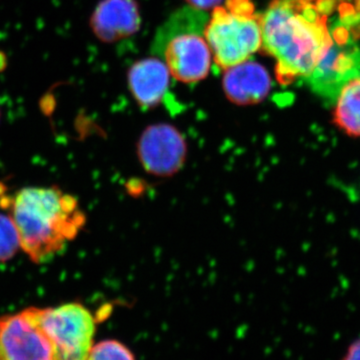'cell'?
<instances>
[{
	"label": "cell",
	"instance_id": "obj_1",
	"mask_svg": "<svg viewBox=\"0 0 360 360\" xmlns=\"http://www.w3.org/2000/svg\"><path fill=\"white\" fill-rule=\"evenodd\" d=\"M262 49L276 59V77L288 84L307 78L333 44L328 16L307 0H274L262 16Z\"/></svg>",
	"mask_w": 360,
	"mask_h": 360
},
{
	"label": "cell",
	"instance_id": "obj_2",
	"mask_svg": "<svg viewBox=\"0 0 360 360\" xmlns=\"http://www.w3.org/2000/svg\"><path fill=\"white\" fill-rule=\"evenodd\" d=\"M7 203L20 248L35 264L56 257L84 224L77 200L58 187H25Z\"/></svg>",
	"mask_w": 360,
	"mask_h": 360
},
{
	"label": "cell",
	"instance_id": "obj_3",
	"mask_svg": "<svg viewBox=\"0 0 360 360\" xmlns=\"http://www.w3.org/2000/svg\"><path fill=\"white\" fill-rule=\"evenodd\" d=\"M207 15L200 9H184L160 28L153 51L161 53L170 75L186 84L207 77L212 51L205 37Z\"/></svg>",
	"mask_w": 360,
	"mask_h": 360
},
{
	"label": "cell",
	"instance_id": "obj_4",
	"mask_svg": "<svg viewBox=\"0 0 360 360\" xmlns=\"http://www.w3.org/2000/svg\"><path fill=\"white\" fill-rule=\"evenodd\" d=\"M205 37L215 63L227 70L245 63L262 44V16L253 13L248 0H229L214 8Z\"/></svg>",
	"mask_w": 360,
	"mask_h": 360
},
{
	"label": "cell",
	"instance_id": "obj_5",
	"mask_svg": "<svg viewBox=\"0 0 360 360\" xmlns=\"http://www.w3.org/2000/svg\"><path fill=\"white\" fill-rule=\"evenodd\" d=\"M39 321L51 338L54 360H87L94 347L96 321L80 303L39 309Z\"/></svg>",
	"mask_w": 360,
	"mask_h": 360
},
{
	"label": "cell",
	"instance_id": "obj_6",
	"mask_svg": "<svg viewBox=\"0 0 360 360\" xmlns=\"http://www.w3.org/2000/svg\"><path fill=\"white\" fill-rule=\"evenodd\" d=\"M0 360H54L53 345L40 323L39 309L0 317Z\"/></svg>",
	"mask_w": 360,
	"mask_h": 360
},
{
	"label": "cell",
	"instance_id": "obj_7",
	"mask_svg": "<svg viewBox=\"0 0 360 360\" xmlns=\"http://www.w3.org/2000/svg\"><path fill=\"white\" fill-rule=\"evenodd\" d=\"M188 155L186 137L167 123H156L143 130L136 144V155L144 172L168 179L184 168Z\"/></svg>",
	"mask_w": 360,
	"mask_h": 360
},
{
	"label": "cell",
	"instance_id": "obj_8",
	"mask_svg": "<svg viewBox=\"0 0 360 360\" xmlns=\"http://www.w3.org/2000/svg\"><path fill=\"white\" fill-rule=\"evenodd\" d=\"M90 25L103 41L127 39L141 26L139 6L134 0H103L92 14Z\"/></svg>",
	"mask_w": 360,
	"mask_h": 360
},
{
	"label": "cell",
	"instance_id": "obj_9",
	"mask_svg": "<svg viewBox=\"0 0 360 360\" xmlns=\"http://www.w3.org/2000/svg\"><path fill=\"white\" fill-rule=\"evenodd\" d=\"M225 70L224 89L231 103L252 105L262 103L269 96L271 79L259 63L246 60Z\"/></svg>",
	"mask_w": 360,
	"mask_h": 360
},
{
	"label": "cell",
	"instance_id": "obj_10",
	"mask_svg": "<svg viewBox=\"0 0 360 360\" xmlns=\"http://www.w3.org/2000/svg\"><path fill=\"white\" fill-rule=\"evenodd\" d=\"M169 70L158 58L142 59L129 70V84L136 103L143 108H153L167 96Z\"/></svg>",
	"mask_w": 360,
	"mask_h": 360
},
{
	"label": "cell",
	"instance_id": "obj_11",
	"mask_svg": "<svg viewBox=\"0 0 360 360\" xmlns=\"http://www.w3.org/2000/svg\"><path fill=\"white\" fill-rule=\"evenodd\" d=\"M333 122L348 136L360 139V77L352 78L341 87Z\"/></svg>",
	"mask_w": 360,
	"mask_h": 360
},
{
	"label": "cell",
	"instance_id": "obj_12",
	"mask_svg": "<svg viewBox=\"0 0 360 360\" xmlns=\"http://www.w3.org/2000/svg\"><path fill=\"white\" fill-rule=\"evenodd\" d=\"M20 248V236L13 219L0 213V262L13 258Z\"/></svg>",
	"mask_w": 360,
	"mask_h": 360
},
{
	"label": "cell",
	"instance_id": "obj_13",
	"mask_svg": "<svg viewBox=\"0 0 360 360\" xmlns=\"http://www.w3.org/2000/svg\"><path fill=\"white\" fill-rule=\"evenodd\" d=\"M87 360H135V356L127 345L108 340L94 345Z\"/></svg>",
	"mask_w": 360,
	"mask_h": 360
},
{
	"label": "cell",
	"instance_id": "obj_14",
	"mask_svg": "<svg viewBox=\"0 0 360 360\" xmlns=\"http://www.w3.org/2000/svg\"><path fill=\"white\" fill-rule=\"evenodd\" d=\"M193 8L210 9L220 6L224 0H187Z\"/></svg>",
	"mask_w": 360,
	"mask_h": 360
},
{
	"label": "cell",
	"instance_id": "obj_15",
	"mask_svg": "<svg viewBox=\"0 0 360 360\" xmlns=\"http://www.w3.org/2000/svg\"><path fill=\"white\" fill-rule=\"evenodd\" d=\"M336 2L335 0H317L315 7L322 15L328 16L335 11Z\"/></svg>",
	"mask_w": 360,
	"mask_h": 360
},
{
	"label": "cell",
	"instance_id": "obj_16",
	"mask_svg": "<svg viewBox=\"0 0 360 360\" xmlns=\"http://www.w3.org/2000/svg\"><path fill=\"white\" fill-rule=\"evenodd\" d=\"M341 360H360V338L352 342Z\"/></svg>",
	"mask_w": 360,
	"mask_h": 360
},
{
	"label": "cell",
	"instance_id": "obj_17",
	"mask_svg": "<svg viewBox=\"0 0 360 360\" xmlns=\"http://www.w3.org/2000/svg\"><path fill=\"white\" fill-rule=\"evenodd\" d=\"M335 1H338V0H335ZM340 1L347 2V4H352L360 13V0H340Z\"/></svg>",
	"mask_w": 360,
	"mask_h": 360
}]
</instances>
